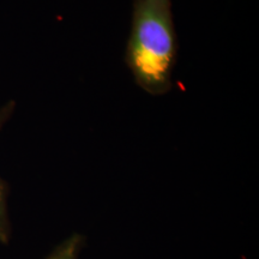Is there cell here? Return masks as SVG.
Here are the masks:
<instances>
[{
    "instance_id": "3957f363",
    "label": "cell",
    "mask_w": 259,
    "mask_h": 259,
    "mask_svg": "<svg viewBox=\"0 0 259 259\" xmlns=\"http://www.w3.org/2000/svg\"><path fill=\"white\" fill-rule=\"evenodd\" d=\"M84 244V238L79 234H73L58 246L46 259H77Z\"/></svg>"
},
{
    "instance_id": "6da1fadb",
    "label": "cell",
    "mask_w": 259,
    "mask_h": 259,
    "mask_svg": "<svg viewBox=\"0 0 259 259\" xmlns=\"http://www.w3.org/2000/svg\"><path fill=\"white\" fill-rule=\"evenodd\" d=\"M178 50L171 0H134L125 63L139 88L151 96L169 93Z\"/></svg>"
},
{
    "instance_id": "7a4b0ae2",
    "label": "cell",
    "mask_w": 259,
    "mask_h": 259,
    "mask_svg": "<svg viewBox=\"0 0 259 259\" xmlns=\"http://www.w3.org/2000/svg\"><path fill=\"white\" fill-rule=\"evenodd\" d=\"M15 109V102L11 101L0 108V130L6 124ZM8 185L0 178V242L8 244L11 234V227L8 213Z\"/></svg>"
}]
</instances>
